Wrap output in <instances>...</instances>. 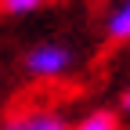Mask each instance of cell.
Returning <instances> with one entry per match:
<instances>
[{
    "label": "cell",
    "instance_id": "7a4b0ae2",
    "mask_svg": "<svg viewBox=\"0 0 130 130\" xmlns=\"http://www.w3.org/2000/svg\"><path fill=\"white\" fill-rule=\"evenodd\" d=\"M0 130H72V126L54 108H22V112H7Z\"/></svg>",
    "mask_w": 130,
    "mask_h": 130
},
{
    "label": "cell",
    "instance_id": "277c9868",
    "mask_svg": "<svg viewBox=\"0 0 130 130\" xmlns=\"http://www.w3.org/2000/svg\"><path fill=\"white\" fill-rule=\"evenodd\" d=\"M72 130H123V116L116 108H94L83 119H76Z\"/></svg>",
    "mask_w": 130,
    "mask_h": 130
},
{
    "label": "cell",
    "instance_id": "5b68a950",
    "mask_svg": "<svg viewBox=\"0 0 130 130\" xmlns=\"http://www.w3.org/2000/svg\"><path fill=\"white\" fill-rule=\"evenodd\" d=\"M47 0H0V11L7 14V18H29V14H36Z\"/></svg>",
    "mask_w": 130,
    "mask_h": 130
},
{
    "label": "cell",
    "instance_id": "3957f363",
    "mask_svg": "<svg viewBox=\"0 0 130 130\" xmlns=\"http://www.w3.org/2000/svg\"><path fill=\"white\" fill-rule=\"evenodd\" d=\"M105 36L112 43H130V0H119L105 18Z\"/></svg>",
    "mask_w": 130,
    "mask_h": 130
},
{
    "label": "cell",
    "instance_id": "6da1fadb",
    "mask_svg": "<svg viewBox=\"0 0 130 130\" xmlns=\"http://www.w3.org/2000/svg\"><path fill=\"white\" fill-rule=\"evenodd\" d=\"M72 69H76V51L58 40H40V43L25 47V54H22V72L32 83H58Z\"/></svg>",
    "mask_w": 130,
    "mask_h": 130
},
{
    "label": "cell",
    "instance_id": "8992f818",
    "mask_svg": "<svg viewBox=\"0 0 130 130\" xmlns=\"http://www.w3.org/2000/svg\"><path fill=\"white\" fill-rule=\"evenodd\" d=\"M116 112L123 116V123H130V83H126V90L119 94V105H116Z\"/></svg>",
    "mask_w": 130,
    "mask_h": 130
}]
</instances>
